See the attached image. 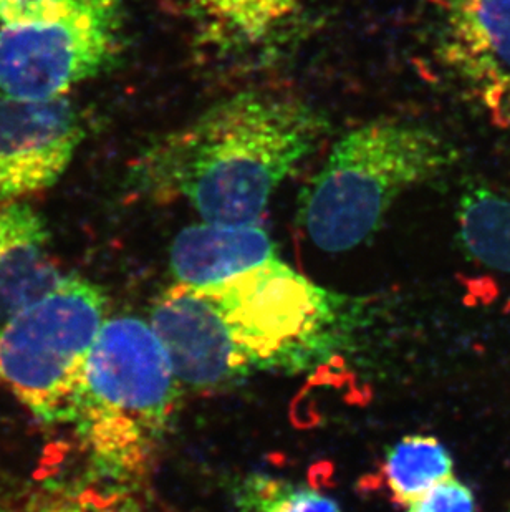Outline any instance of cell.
Here are the masks:
<instances>
[{
	"instance_id": "cell-7",
	"label": "cell",
	"mask_w": 510,
	"mask_h": 512,
	"mask_svg": "<svg viewBox=\"0 0 510 512\" xmlns=\"http://www.w3.org/2000/svg\"><path fill=\"white\" fill-rule=\"evenodd\" d=\"M434 55L469 107L510 130V0H431Z\"/></svg>"
},
{
	"instance_id": "cell-12",
	"label": "cell",
	"mask_w": 510,
	"mask_h": 512,
	"mask_svg": "<svg viewBox=\"0 0 510 512\" xmlns=\"http://www.w3.org/2000/svg\"><path fill=\"white\" fill-rule=\"evenodd\" d=\"M308 0H188L194 17L217 39L254 45L294 17Z\"/></svg>"
},
{
	"instance_id": "cell-5",
	"label": "cell",
	"mask_w": 510,
	"mask_h": 512,
	"mask_svg": "<svg viewBox=\"0 0 510 512\" xmlns=\"http://www.w3.org/2000/svg\"><path fill=\"white\" fill-rule=\"evenodd\" d=\"M121 0H0V98L52 100L123 52Z\"/></svg>"
},
{
	"instance_id": "cell-10",
	"label": "cell",
	"mask_w": 510,
	"mask_h": 512,
	"mask_svg": "<svg viewBox=\"0 0 510 512\" xmlns=\"http://www.w3.org/2000/svg\"><path fill=\"white\" fill-rule=\"evenodd\" d=\"M272 259H277L272 237L255 224L191 226L179 232L169 256L176 282L186 285L229 281Z\"/></svg>"
},
{
	"instance_id": "cell-2",
	"label": "cell",
	"mask_w": 510,
	"mask_h": 512,
	"mask_svg": "<svg viewBox=\"0 0 510 512\" xmlns=\"http://www.w3.org/2000/svg\"><path fill=\"white\" fill-rule=\"evenodd\" d=\"M327 131L325 116L297 98L237 93L154 143L136 163L135 184L186 199L206 223L255 224Z\"/></svg>"
},
{
	"instance_id": "cell-9",
	"label": "cell",
	"mask_w": 510,
	"mask_h": 512,
	"mask_svg": "<svg viewBox=\"0 0 510 512\" xmlns=\"http://www.w3.org/2000/svg\"><path fill=\"white\" fill-rule=\"evenodd\" d=\"M63 276L42 214L27 201L0 203V322L44 297Z\"/></svg>"
},
{
	"instance_id": "cell-14",
	"label": "cell",
	"mask_w": 510,
	"mask_h": 512,
	"mask_svg": "<svg viewBox=\"0 0 510 512\" xmlns=\"http://www.w3.org/2000/svg\"><path fill=\"white\" fill-rule=\"evenodd\" d=\"M237 512H343L317 489L267 474H251L237 486Z\"/></svg>"
},
{
	"instance_id": "cell-13",
	"label": "cell",
	"mask_w": 510,
	"mask_h": 512,
	"mask_svg": "<svg viewBox=\"0 0 510 512\" xmlns=\"http://www.w3.org/2000/svg\"><path fill=\"white\" fill-rule=\"evenodd\" d=\"M454 459L434 436L409 435L391 446L383 463V476L391 498L408 506L444 479L454 476Z\"/></svg>"
},
{
	"instance_id": "cell-3",
	"label": "cell",
	"mask_w": 510,
	"mask_h": 512,
	"mask_svg": "<svg viewBox=\"0 0 510 512\" xmlns=\"http://www.w3.org/2000/svg\"><path fill=\"white\" fill-rule=\"evenodd\" d=\"M181 380L158 335L136 317L106 319L93 342L67 421L103 473H145L178 408Z\"/></svg>"
},
{
	"instance_id": "cell-6",
	"label": "cell",
	"mask_w": 510,
	"mask_h": 512,
	"mask_svg": "<svg viewBox=\"0 0 510 512\" xmlns=\"http://www.w3.org/2000/svg\"><path fill=\"white\" fill-rule=\"evenodd\" d=\"M105 315L97 284L63 276L44 297L0 322V387L39 420L67 421Z\"/></svg>"
},
{
	"instance_id": "cell-16",
	"label": "cell",
	"mask_w": 510,
	"mask_h": 512,
	"mask_svg": "<svg viewBox=\"0 0 510 512\" xmlns=\"http://www.w3.org/2000/svg\"><path fill=\"white\" fill-rule=\"evenodd\" d=\"M476 494L461 479H444L406 506V512H476Z\"/></svg>"
},
{
	"instance_id": "cell-8",
	"label": "cell",
	"mask_w": 510,
	"mask_h": 512,
	"mask_svg": "<svg viewBox=\"0 0 510 512\" xmlns=\"http://www.w3.org/2000/svg\"><path fill=\"white\" fill-rule=\"evenodd\" d=\"M83 136L82 115L70 98H0V203L27 201L52 188Z\"/></svg>"
},
{
	"instance_id": "cell-4",
	"label": "cell",
	"mask_w": 510,
	"mask_h": 512,
	"mask_svg": "<svg viewBox=\"0 0 510 512\" xmlns=\"http://www.w3.org/2000/svg\"><path fill=\"white\" fill-rule=\"evenodd\" d=\"M456 151L428 126L376 120L338 141L299 206V223L325 252L352 251L370 239L396 199L436 178Z\"/></svg>"
},
{
	"instance_id": "cell-15",
	"label": "cell",
	"mask_w": 510,
	"mask_h": 512,
	"mask_svg": "<svg viewBox=\"0 0 510 512\" xmlns=\"http://www.w3.org/2000/svg\"><path fill=\"white\" fill-rule=\"evenodd\" d=\"M27 512H133L120 496L85 491H55L35 501Z\"/></svg>"
},
{
	"instance_id": "cell-11",
	"label": "cell",
	"mask_w": 510,
	"mask_h": 512,
	"mask_svg": "<svg viewBox=\"0 0 510 512\" xmlns=\"http://www.w3.org/2000/svg\"><path fill=\"white\" fill-rule=\"evenodd\" d=\"M458 231L467 256L510 274V194L482 184L467 188L459 199Z\"/></svg>"
},
{
	"instance_id": "cell-1",
	"label": "cell",
	"mask_w": 510,
	"mask_h": 512,
	"mask_svg": "<svg viewBox=\"0 0 510 512\" xmlns=\"http://www.w3.org/2000/svg\"><path fill=\"white\" fill-rule=\"evenodd\" d=\"M345 300L279 259L212 285H171L151 329L181 382L216 388L257 368L302 367L335 335Z\"/></svg>"
},
{
	"instance_id": "cell-17",
	"label": "cell",
	"mask_w": 510,
	"mask_h": 512,
	"mask_svg": "<svg viewBox=\"0 0 510 512\" xmlns=\"http://www.w3.org/2000/svg\"><path fill=\"white\" fill-rule=\"evenodd\" d=\"M507 512H510V508H509V511H507Z\"/></svg>"
}]
</instances>
